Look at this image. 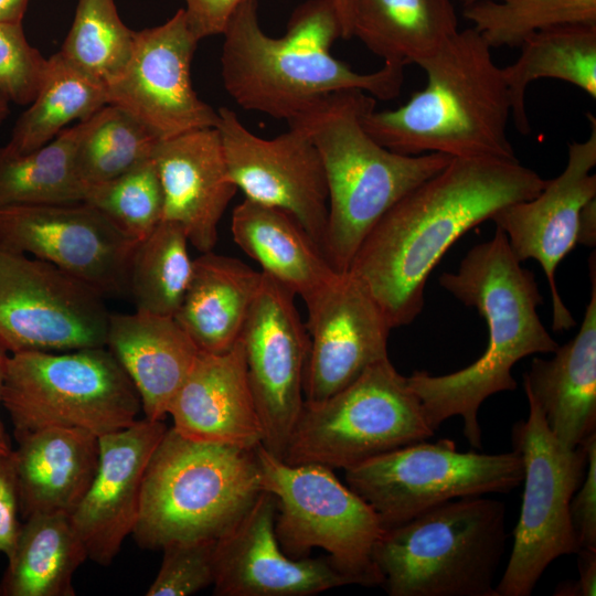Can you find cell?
<instances>
[{"instance_id":"cell-23","label":"cell","mask_w":596,"mask_h":596,"mask_svg":"<svg viewBox=\"0 0 596 596\" xmlns=\"http://www.w3.org/2000/svg\"><path fill=\"white\" fill-rule=\"evenodd\" d=\"M168 415L172 428L190 440L243 449L263 443L241 340L225 353L199 352Z\"/></svg>"},{"instance_id":"cell-31","label":"cell","mask_w":596,"mask_h":596,"mask_svg":"<svg viewBox=\"0 0 596 596\" xmlns=\"http://www.w3.org/2000/svg\"><path fill=\"white\" fill-rule=\"evenodd\" d=\"M519 57L502 67L511 117L520 134L531 131L525 109L528 86L542 78L572 84L596 99V24H566L526 38Z\"/></svg>"},{"instance_id":"cell-9","label":"cell","mask_w":596,"mask_h":596,"mask_svg":"<svg viewBox=\"0 0 596 596\" xmlns=\"http://www.w3.org/2000/svg\"><path fill=\"white\" fill-rule=\"evenodd\" d=\"M434 434L407 377L386 358L333 395L305 401L283 460L347 470Z\"/></svg>"},{"instance_id":"cell-39","label":"cell","mask_w":596,"mask_h":596,"mask_svg":"<svg viewBox=\"0 0 596 596\" xmlns=\"http://www.w3.org/2000/svg\"><path fill=\"white\" fill-rule=\"evenodd\" d=\"M216 539L174 541L161 550L163 557L147 596H189L213 585Z\"/></svg>"},{"instance_id":"cell-24","label":"cell","mask_w":596,"mask_h":596,"mask_svg":"<svg viewBox=\"0 0 596 596\" xmlns=\"http://www.w3.org/2000/svg\"><path fill=\"white\" fill-rule=\"evenodd\" d=\"M592 290L581 328L551 359L534 358L523 385L540 406L555 438L576 448L596 434V264L589 259Z\"/></svg>"},{"instance_id":"cell-50","label":"cell","mask_w":596,"mask_h":596,"mask_svg":"<svg viewBox=\"0 0 596 596\" xmlns=\"http://www.w3.org/2000/svg\"><path fill=\"white\" fill-rule=\"evenodd\" d=\"M462 6H467V4H470L477 0H458Z\"/></svg>"},{"instance_id":"cell-33","label":"cell","mask_w":596,"mask_h":596,"mask_svg":"<svg viewBox=\"0 0 596 596\" xmlns=\"http://www.w3.org/2000/svg\"><path fill=\"white\" fill-rule=\"evenodd\" d=\"M78 132L79 123L24 155L0 148V207L84 201L74 166Z\"/></svg>"},{"instance_id":"cell-22","label":"cell","mask_w":596,"mask_h":596,"mask_svg":"<svg viewBox=\"0 0 596 596\" xmlns=\"http://www.w3.org/2000/svg\"><path fill=\"white\" fill-rule=\"evenodd\" d=\"M151 159L163 193V219L177 223L200 253L213 249L235 193L216 127L158 140Z\"/></svg>"},{"instance_id":"cell-27","label":"cell","mask_w":596,"mask_h":596,"mask_svg":"<svg viewBox=\"0 0 596 596\" xmlns=\"http://www.w3.org/2000/svg\"><path fill=\"white\" fill-rule=\"evenodd\" d=\"M262 281L238 258L201 253L193 259V272L174 319L200 352L221 354L240 340L252 304Z\"/></svg>"},{"instance_id":"cell-34","label":"cell","mask_w":596,"mask_h":596,"mask_svg":"<svg viewBox=\"0 0 596 596\" xmlns=\"http://www.w3.org/2000/svg\"><path fill=\"white\" fill-rule=\"evenodd\" d=\"M188 244L181 226L166 220L138 242L128 274L136 311L174 317L193 272Z\"/></svg>"},{"instance_id":"cell-48","label":"cell","mask_w":596,"mask_h":596,"mask_svg":"<svg viewBox=\"0 0 596 596\" xmlns=\"http://www.w3.org/2000/svg\"><path fill=\"white\" fill-rule=\"evenodd\" d=\"M342 26V39L352 38V0H333Z\"/></svg>"},{"instance_id":"cell-26","label":"cell","mask_w":596,"mask_h":596,"mask_svg":"<svg viewBox=\"0 0 596 596\" xmlns=\"http://www.w3.org/2000/svg\"><path fill=\"white\" fill-rule=\"evenodd\" d=\"M134 384L145 418L163 421L199 349L174 317L110 313L105 345Z\"/></svg>"},{"instance_id":"cell-49","label":"cell","mask_w":596,"mask_h":596,"mask_svg":"<svg viewBox=\"0 0 596 596\" xmlns=\"http://www.w3.org/2000/svg\"><path fill=\"white\" fill-rule=\"evenodd\" d=\"M9 114V100L0 93V126Z\"/></svg>"},{"instance_id":"cell-40","label":"cell","mask_w":596,"mask_h":596,"mask_svg":"<svg viewBox=\"0 0 596 596\" xmlns=\"http://www.w3.org/2000/svg\"><path fill=\"white\" fill-rule=\"evenodd\" d=\"M47 58L28 42L22 23H0V93L30 105L43 81Z\"/></svg>"},{"instance_id":"cell-14","label":"cell","mask_w":596,"mask_h":596,"mask_svg":"<svg viewBox=\"0 0 596 596\" xmlns=\"http://www.w3.org/2000/svg\"><path fill=\"white\" fill-rule=\"evenodd\" d=\"M138 242L85 201L0 207L1 246L49 262L104 297H128Z\"/></svg>"},{"instance_id":"cell-1","label":"cell","mask_w":596,"mask_h":596,"mask_svg":"<svg viewBox=\"0 0 596 596\" xmlns=\"http://www.w3.org/2000/svg\"><path fill=\"white\" fill-rule=\"evenodd\" d=\"M517 160L451 158L397 201L355 253L349 273L373 297L391 328L423 310L429 274L466 232L545 185Z\"/></svg>"},{"instance_id":"cell-10","label":"cell","mask_w":596,"mask_h":596,"mask_svg":"<svg viewBox=\"0 0 596 596\" xmlns=\"http://www.w3.org/2000/svg\"><path fill=\"white\" fill-rule=\"evenodd\" d=\"M255 455L262 490L276 499L275 532L283 551L301 558L322 549L351 584L382 585L373 552L385 529L374 509L329 467L289 465L262 444Z\"/></svg>"},{"instance_id":"cell-32","label":"cell","mask_w":596,"mask_h":596,"mask_svg":"<svg viewBox=\"0 0 596 596\" xmlns=\"http://www.w3.org/2000/svg\"><path fill=\"white\" fill-rule=\"evenodd\" d=\"M106 105V86L57 52L47 58L41 86L2 149L12 155L34 151L53 140L73 120H86Z\"/></svg>"},{"instance_id":"cell-3","label":"cell","mask_w":596,"mask_h":596,"mask_svg":"<svg viewBox=\"0 0 596 596\" xmlns=\"http://www.w3.org/2000/svg\"><path fill=\"white\" fill-rule=\"evenodd\" d=\"M224 88L242 108L287 123L328 95L359 89L389 100L400 95L405 65L384 62L373 73L354 72L330 53L342 38L333 0H308L291 13L280 38L258 21V0H242L223 33Z\"/></svg>"},{"instance_id":"cell-29","label":"cell","mask_w":596,"mask_h":596,"mask_svg":"<svg viewBox=\"0 0 596 596\" xmlns=\"http://www.w3.org/2000/svg\"><path fill=\"white\" fill-rule=\"evenodd\" d=\"M458 31L453 0H352V36L384 62L419 65Z\"/></svg>"},{"instance_id":"cell-4","label":"cell","mask_w":596,"mask_h":596,"mask_svg":"<svg viewBox=\"0 0 596 596\" xmlns=\"http://www.w3.org/2000/svg\"><path fill=\"white\" fill-rule=\"evenodd\" d=\"M426 86L395 109L371 110L366 132L406 156L517 160L508 136L511 100L491 47L469 26L418 65Z\"/></svg>"},{"instance_id":"cell-6","label":"cell","mask_w":596,"mask_h":596,"mask_svg":"<svg viewBox=\"0 0 596 596\" xmlns=\"http://www.w3.org/2000/svg\"><path fill=\"white\" fill-rule=\"evenodd\" d=\"M504 502L455 499L387 528L373 560L391 596H498L508 539Z\"/></svg>"},{"instance_id":"cell-46","label":"cell","mask_w":596,"mask_h":596,"mask_svg":"<svg viewBox=\"0 0 596 596\" xmlns=\"http://www.w3.org/2000/svg\"><path fill=\"white\" fill-rule=\"evenodd\" d=\"M29 0H0V23H22Z\"/></svg>"},{"instance_id":"cell-25","label":"cell","mask_w":596,"mask_h":596,"mask_svg":"<svg viewBox=\"0 0 596 596\" xmlns=\"http://www.w3.org/2000/svg\"><path fill=\"white\" fill-rule=\"evenodd\" d=\"M15 439L11 459L23 519L40 513L71 515L97 471L98 436L79 428L50 427Z\"/></svg>"},{"instance_id":"cell-44","label":"cell","mask_w":596,"mask_h":596,"mask_svg":"<svg viewBox=\"0 0 596 596\" xmlns=\"http://www.w3.org/2000/svg\"><path fill=\"white\" fill-rule=\"evenodd\" d=\"M578 578L558 586L554 595L595 596L596 595V550L579 549Z\"/></svg>"},{"instance_id":"cell-8","label":"cell","mask_w":596,"mask_h":596,"mask_svg":"<svg viewBox=\"0 0 596 596\" xmlns=\"http://www.w3.org/2000/svg\"><path fill=\"white\" fill-rule=\"evenodd\" d=\"M2 406L15 438L50 427L102 436L139 418V395L106 347L24 351L6 362Z\"/></svg>"},{"instance_id":"cell-21","label":"cell","mask_w":596,"mask_h":596,"mask_svg":"<svg viewBox=\"0 0 596 596\" xmlns=\"http://www.w3.org/2000/svg\"><path fill=\"white\" fill-rule=\"evenodd\" d=\"M163 421L135 424L98 437L99 460L84 498L71 514L87 557L108 566L136 525L145 472L166 434Z\"/></svg>"},{"instance_id":"cell-42","label":"cell","mask_w":596,"mask_h":596,"mask_svg":"<svg viewBox=\"0 0 596 596\" xmlns=\"http://www.w3.org/2000/svg\"><path fill=\"white\" fill-rule=\"evenodd\" d=\"M18 512L17 485L10 455L0 460V553L7 557L13 551L21 526Z\"/></svg>"},{"instance_id":"cell-28","label":"cell","mask_w":596,"mask_h":596,"mask_svg":"<svg viewBox=\"0 0 596 596\" xmlns=\"http://www.w3.org/2000/svg\"><path fill=\"white\" fill-rule=\"evenodd\" d=\"M231 231L262 273L304 301L338 274L301 224L280 209L244 199L233 210Z\"/></svg>"},{"instance_id":"cell-12","label":"cell","mask_w":596,"mask_h":596,"mask_svg":"<svg viewBox=\"0 0 596 596\" xmlns=\"http://www.w3.org/2000/svg\"><path fill=\"white\" fill-rule=\"evenodd\" d=\"M523 473L514 449L461 453L450 439L414 443L344 470L347 485L374 509L384 529L455 499L508 493Z\"/></svg>"},{"instance_id":"cell-41","label":"cell","mask_w":596,"mask_h":596,"mask_svg":"<svg viewBox=\"0 0 596 596\" xmlns=\"http://www.w3.org/2000/svg\"><path fill=\"white\" fill-rule=\"evenodd\" d=\"M587 467L571 500V519L579 549L596 550V434L584 441Z\"/></svg>"},{"instance_id":"cell-30","label":"cell","mask_w":596,"mask_h":596,"mask_svg":"<svg viewBox=\"0 0 596 596\" xmlns=\"http://www.w3.org/2000/svg\"><path fill=\"white\" fill-rule=\"evenodd\" d=\"M70 514H33L21 524L1 596H74L73 576L87 560Z\"/></svg>"},{"instance_id":"cell-5","label":"cell","mask_w":596,"mask_h":596,"mask_svg":"<svg viewBox=\"0 0 596 596\" xmlns=\"http://www.w3.org/2000/svg\"><path fill=\"white\" fill-rule=\"evenodd\" d=\"M375 105L363 91H340L288 121L311 139L323 163L328 220L322 249L338 273L349 270L366 235L397 201L451 160L443 153L406 156L381 146L363 127V117Z\"/></svg>"},{"instance_id":"cell-11","label":"cell","mask_w":596,"mask_h":596,"mask_svg":"<svg viewBox=\"0 0 596 596\" xmlns=\"http://www.w3.org/2000/svg\"><path fill=\"white\" fill-rule=\"evenodd\" d=\"M525 395L528 418L517 422L511 432L512 448L523 462L524 490L512 552L496 585L498 596H530L554 560L579 551L570 507L585 476L586 446H563L538 403Z\"/></svg>"},{"instance_id":"cell-19","label":"cell","mask_w":596,"mask_h":596,"mask_svg":"<svg viewBox=\"0 0 596 596\" xmlns=\"http://www.w3.org/2000/svg\"><path fill=\"white\" fill-rule=\"evenodd\" d=\"M304 302L309 336L305 401L333 395L389 358L392 328L373 297L349 272L338 273Z\"/></svg>"},{"instance_id":"cell-13","label":"cell","mask_w":596,"mask_h":596,"mask_svg":"<svg viewBox=\"0 0 596 596\" xmlns=\"http://www.w3.org/2000/svg\"><path fill=\"white\" fill-rule=\"evenodd\" d=\"M109 315L91 286L0 245V347L9 354L105 347Z\"/></svg>"},{"instance_id":"cell-18","label":"cell","mask_w":596,"mask_h":596,"mask_svg":"<svg viewBox=\"0 0 596 596\" xmlns=\"http://www.w3.org/2000/svg\"><path fill=\"white\" fill-rule=\"evenodd\" d=\"M588 137L568 143L567 162L560 175L546 180L532 199L514 202L498 210L491 221L502 231L510 248L522 263H540L549 283L553 304L554 331L575 324L561 299L555 273L558 264L576 246L578 220L585 204L596 198V118L587 114Z\"/></svg>"},{"instance_id":"cell-47","label":"cell","mask_w":596,"mask_h":596,"mask_svg":"<svg viewBox=\"0 0 596 596\" xmlns=\"http://www.w3.org/2000/svg\"><path fill=\"white\" fill-rule=\"evenodd\" d=\"M8 355L9 353L0 347V406H2V385ZM12 450L9 436L0 417V460L8 458Z\"/></svg>"},{"instance_id":"cell-16","label":"cell","mask_w":596,"mask_h":596,"mask_svg":"<svg viewBox=\"0 0 596 596\" xmlns=\"http://www.w3.org/2000/svg\"><path fill=\"white\" fill-rule=\"evenodd\" d=\"M230 177L245 199L295 217L323 253L328 188L320 153L299 128L265 139L251 132L236 113L217 110Z\"/></svg>"},{"instance_id":"cell-38","label":"cell","mask_w":596,"mask_h":596,"mask_svg":"<svg viewBox=\"0 0 596 596\" xmlns=\"http://www.w3.org/2000/svg\"><path fill=\"white\" fill-rule=\"evenodd\" d=\"M84 201L137 241L163 219V193L151 158L114 179L87 187Z\"/></svg>"},{"instance_id":"cell-2","label":"cell","mask_w":596,"mask_h":596,"mask_svg":"<svg viewBox=\"0 0 596 596\" xmlns=\"http://www.w3.org/2000/svg\"><path fill=\"white\" fill-rule=\"evenodd\" d=\"M439 284L485 319L487 348L477 361L456 372L430 375L414 371L406 377L434 430L446 419L461 416L466 439L480 449L478 412L482 402L517 389L511 371L519 360L553 353L558 344L540 320L536 309L543 297L534 274L521 266L499 228L490 241L467 253L456 273H444Z\"/></svg>"},{"instance_id":"cell-15","label":"cell","mask_w":596,"mask_h":596,"mask_svg":"<svg viewBox=\"0 0 596 596\" xmlns=\"http://www.w3.org/2000/svg\"><path fill=\"white\" fill-rule=\"evenodd\" d=\"M252 394L264 430L262 445L283 459L305 403L309 336L295 294L262 273L241 338Z\"/></svg>"},{"instance_id":"cell-35","label":"cell","mask_w":596,"mask_h":596,"mask_svg":"<svg viewBox=\"0 0 596 596\" xmlns=\"http://www.w3.org/2000/svg\"><path fill=\"white\" fill-rule=\"evenodd\" d=\"M158 139L119 106L108 104L79 121L76 174L87 187L114 179L148 160Z\"/></svg>"},{"instance_id":"cell-36","label":"cell","mask_w":596,"mask_h":596,"mask_svg":"<svg viewBox=\"0 0 596 596\" xmlns=\"http://www.w3.org/2000/svg\"><path fill=\"white\" fill-rule=\"evenodd\" d=\"M462 15L491 49L519 47L545 29L596 24V0H477Z\"/></svg>"},{"instance_id":"cell-37","label":"cell","mask_w":596,"mask_h":596,"mask_svg":"<svg viewBox=\"0 0 596 596\" xmlns=\"http://www.w3.org/2000/svg\"><path fill=\"white\" fill-rule=\"evenodd\" d=\"M134 41L114 0H78L60 53L107 87L128 64Z\"/></svg>"},{"instance_id":"cell-43","label":"cell","mask_w":596,"mask_h":596,"mask_svg":"<svg viewBox=\"0 0 596 596\" xmlns=\"http://www.w3.org/2000/svg\"><path fill=\"white\" fill-rule=\"evenodd\" d=\"M188 23L201 40L222 34L231 15L242 0H183Z\"/></svg>"},{"instance_id":"cell-45","label":"cell","mask_w":596,"mask_h":596,"mask_svg":"<svg viewBox=\"0 0 596 596\" xmlns=\"http://www.w3.org/2000/svg\"><path fill=\"white\" fill-rule=\"evenodd\" d=\"M594 247L596 244V198L583 207L577 231V244Z\"/></svg>"},{"instance_id":"cell-20","label":"cell","mask_w":596,"mask_h":596,"mask_svg":"<svg viewBox=\"0 0 596 596\" xmlns=\"http://www.w3.org/2000/svg\"><path fill=\"white\" fill-rule=\"evenodd\" d=\"M276 499L262 490L241 518L216 539V596H310L352 585L328 557L294 558L275 532Z\"/></svg>"},{"instance_id":"cell-7","label":"cell","mask_w":596,"mask_h":596,"mask_svg":"<svg viewBox=\"0 0 596 596\" xmlns=\"http://www.w3.org/2000/svg\"><path fill=\"white\" fill-rule=\"evenodd\" d=\"M260 491L255 449L190 440L171 427L147 466L131 534L147 550L217 539Z\"/></svg>"},{"instance_id":"cell-17","label":"cell","mask_w":596,"mask_h":596,"mask_svg":"<svg viewBox=\"0 0 596 596\" xmlns=\"http://www.w3.org/2000/svg\"><path fill=\"white\" fill-rule=\"evenodd\" d=\"M198 43L184 9L160 25L135 31L128 64L106 87L108 104L128 111L158 140L216 127L217 110L199 98L191 82Z\"/></svg>"}]
</instances>
